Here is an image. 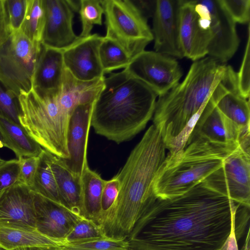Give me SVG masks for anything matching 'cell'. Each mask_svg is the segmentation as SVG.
<instances>
[{
	"mask_svg": "<svg viewBox=\"0 0 250 250\" xmlns=\"http://www.w3.org/2000/svg\"><path fill=\"white\" fill-rule=\"evenodd\" d=\"M5 161V160H4L3 159H1L0 157V165L2 164L3 163H4Z\"/></svg>",
	"mask_w": 250,
	"mask_h": 250,
	"instance_id": "obj_46",
	"label": "cell"
},
{
	"mask_svg": "<svg viewBox=\"0 0 250 250\" xmlns=\"http://www.w3.org/2000/svg\"><path fill=\"white\" fill-rule=\"evenodd\" d=\"M250 228H249L247 236H246L244 244L241 250H250Z\"/></svg>",
	"mask_w": 250,
	"mask_h": 250,
	"instance_id": "obj_42",
	"label": "cell"
},
{
	"mask_svg": "<svg viewBox=\"0 0 250 250\" xmlns=\"http://www.w3.org/2000/svg\"><path fill=\"white\" fill-rule=\"evenodd\" d=\"M99 57L104 74L119 69H125L132 60L119 45L105 37L99 47Z\"/></svg>",
	"mask_w": 250,
	"mask_h": 250,
	"instance_id": "obj_26",
	"label": "cell"
},
{
	"mask_svg": "<svg viewBox=\"0 0 250 250\" xmlns=\"http://www.w3.org/2000/svg\"><path fill=\"white\" fill-rule=\"evenodd\" d=\"M51 250H75L68 249V248H66L64 247H61V248H57V249L56 248V249H51ZM130 250H132L131 249Z\"/></svg>",
	"mask_w": 250,
	"mask_h": 250,
	"instance_id": "obj_45",
	"label": "cell"
},
{
	"mask_svg": "<svg viewBox=\"0 0 250 250\" xmlns=\"http://www.w3.org/2000/svg\"><path fill=\"white\" fill-rule=\"evenodd\" d=\"M49 160L57 185L60 203L81 214V177L73 174L65 167L61 158L50 153Z\"/></svg>",
	"mask_w": 250,
	"mask_h": 250,
	"instance_id": "obj_22",
	"label": "cell"
},
{
	"mask_svg": "<svg viewBox=\"0 0 250 250\" xmlns=\"http://www.w3.org/2000/svg\"><path fill=\"white\" fill-rule=\"evenodd\" d=\"M158 97L146 84L125 69L104 77L94 102L91 126L119 144L132 139L152 118Z\"/></svg>",
	"mask_w": 250,
	"mask_h": 250,
	"instance_id": "obj_4",
	"label": "cell"
},
{
	"mask_svg": "<svg viewBox=\"0 0 250 250\" xmlns=\"http://www.w3.org/2000/svg\"><path fill=\"white\" fill-rule=\"evenodd\" d=\"M105 17V37L119 45L132 59L153 40L147 20L130 0H101Z\"/></svg>",
	"mask_w": 250,
	"mask_h": 250,
	"instance_id": "obj_7",
	"label": "cell"
},
{
	"mask_svg": "<svg viewBox=\"0 0 250 250\" xmlns=\"http://www.w3.org/2000/svg\"><path fill=\"white\" fill-rule=\"evenodd\" d=\"M21 165L18 159L0 165V192L20 181Z\"/></svg>",
	"mask_w": 250,
	"mask_h": 250,
	"instance_id": "obj_35",
	"label": "cell"
},
{
	"mask_svg": "<svg viewBox=\"0 0 250 250\" xmlns=\"http://www.w3.org/2000/svg\"><path fill=\"white\" fill-rule=\"evenodd\" d=\"M59 92L38 96L31 90L20 95L19 121L43 149L59 158L67 159V132L72 111L62 104Z\"/></svg>",
	"mask_w": 250,
	"mask_h": 250,
	"instance_id": "obj_6",
	"label": "cell"
},
{
	"mask_svg": "<svg viewBox=\"0 0 250 250\" xmlns=\"http://www.w3.org/2000/svg\"><path fill=\"white\" fill-rule=\"evenodd\" d=\"M180 0H157L152 17L155 51L182 59L179 38Z\"/></svg>",
	"mask_w": 250,
	"mask_h": 250,
	"instance_id": "obj_13",
	"label": "cell"
},
{
	"mask_svg": "<svg viewBox=\"0 0 250 250\" xmlns=\"http://www.w3.org/2000/svg\"><path fill=\"white\" fill-rule=\"evenodd\" d=\"M33 192L18 182L0 192V225L36 228Z\"/></svg>",
	"mask_w": 250,
	"mask_h": 250,
	"instance_id": "obj_18",
	"label": "cell"
},
{
	"mask_svg": "<svg viewBox=\"0 0 250 250\" xmlns=\"http://www.w3.org/2000/svg\"><path fill=\"white\" fill-rule=\"evenodd\" d=\"M103 37L96 33L80 37L62 51L65 68L76 79L89 82L104 77L99 57V47Z\"/></svg>",
	"mask_w": 250,
	"mask_h": 250,
	"instance_id": "obj_15",
	"label": "cell"
},
{
	"mask_svg": "<svg viewBox=\"0 0 250 250\" xmlns=\"http://www.w3.org/2000/svg\"><path fill=\"white\" fill-rule=\"evenodd\" d=\"M12 34L5 7L4 0H0V46Z\"/></svg>",
	"mask_w": 250,
	"mask_h": 250,
	"instance_id": "obj_39",
	"label": "cell"
},
{
	"mask_svg": "<svg viewBox=\"0 0 250 250\" xmlns=\"http://www.w3.org/2000/svg\"><path fill=\"white\" fill-rule=\"evenodd\" d=\"M133 4L147 20L153 17L156 0H130Z\"/></svg>",
	"mask_w": 250,
	"mask_h": 250,
	"instance_id": "obj_40",
	"label": "cell"
},
{
	"mask_svg": "<svg viewBox=\"0 0 250 250\" xmlns=\"http://www.w3.org/2000/svg\"><path fill=\"white\" fill-rule=\"evenodd\" d=\"M28 0H4L7 18L12 33L19 31L25 18Z\"/></svg>",
	"mask_w": 250,
	"mask_h": 250,
	"instance_id": "obj_32",
	"label": "cell"
},
{
	"mask_svg": "<svg viewBox=\"0 0 250 250\" xmlns=\"http://www.w3.org/2000/svg\"><path fill=\"white\" fill-rule=\"evenodd\" d=\"M179 38L184 57L194 62L207 55L211 35L201 27L193 0H180Z\"/></svg>",
	"mask_w": 250,
	"mask_h": 250,
	"instance_id": "obj_19",
	"label": "cell"
},
{
	"mask_svg": "<svg viewBox=\"0 0 250 250\" xmlns=\"http://www.w3.org/2000/svg\"><path fill=\"white\" fill-rule=\"evenodd\" d=\"M120 187V181L116 175L109 180H105L101 197L102 212L107 210L113 204L117 197Z\"/></svg>",
	"mask_w": 250,
	"mask_h": 250,
	"instance_id": "obj_36",
	"label": "cell"
},
{
	"mask_svg": "<svg viewBox=\"0 0 250 250\" xmlns=\"http://www.w3.org/2000/svg\"><path fill=\"white\" fill-rule=\"evenodd\" d=\"M228 65L208 56L194 61L184 80L156 100L153 125L159 129L169 154L185 148Z\"/></svg>",
	"mask_w": 250,
	"mask_h": 250,
	"instance_id": "obj_3",
	"label": "cell"
},
{
	"mask_svg": "<svg viewBox=\"0 0 250 250\" xmlns=\"http://www.w3.org/2000/svg\"><path fill=\"white\" fill-rule=\"evenodd\" d=\"M75 250H130L126 238L106 236L66 242L62 247Z\"/></svg>",
	"mask_w": 250,
	"mask_h": 250,
	"instance_id": "obj_28",
	"label": "cell"
},
{
	"mask_svg": "<svg viewBox=\"0 0 250 250\" xmlns=\"http://www.w3.org/2000/svg\"><path fill=\"white\" fill-rule=\"evenodd\" d=\"M237 146L197 138L188 143L182 151L167 153L154 179L156 197L167 199L187 192L220 167L227 155Z\"/></svg>",
	"mask_w": 250,
	"mask_h": 250,
	"instance_id": "obj_5",
	"label": "cell"
},
{
	"mask_svg": "<svg viewBox=\"0 0 250 250\" xmlns=\"http://www.w3.org/2000/svg\"><path fill=\"white\" fill-rule=\"evenodd\" d=\"M45 22L41 43L63 51L80 38L73 30L74 10L68 0H42Z\"/></svg>",
	"mask_w": 250,
	"mask_h": 250,
	"instance_id": "obj_14",
	"label": "cell"
},
{
	"mask_svg": "<svg viewBox=\"0 0 250 250\" xmlns=\"http://www.w3.org/2000/svg\"><path fill=\"white\" fill-rule=\"evenodd\" d=\"M20 114L19 97L0 81V117L20 124Z\"/></svg>",
	"mask_w": 250,
	"mask_h": 250,
	"instance_id": "obj_30",
	"label": "cell"
},
{
	"mask_svg": "<svg viewBox=\"0 0 250 250\" xmlns=\"http://www.w3.org/2000/svg\"><path fill=\"white\" fill-rule=\"evenodd\" d=\"M239 204L203 182L184 194L157 198L127 238L134 250H226Z\"/></svg>",
	"mask_w": 250,
	"mask_h": 250,
	"instance_id": "obj_1",
	"label": "cell"
},
{
	"mask_svg": "<svg viewBox=\"0 0 250 250\" xmlns=\"http://www.w3.org/2000/svg\"><path fill=\"white\" fill-rule=\"evenodd\" d=\"M18 159L21 165L20 182L30 188L36 171L39 156L22 157Z\"/></svg>",
	"mask_w": 250,
	"mask_h": 250,
	"instance_id": "obj_37",
	"label": "cell"
},
{
	"mask_svg": "<svg viewBox=\"0 0 250 250\" xmlns=\"http://www.w3.org/2000/svg\"><path fill=\"white\" fill-rule=\"evenodd\" d=\"M62 51L42 43L32 79V91L38 96L58 93L65 71Z\"/></svg>",
	"mask_w": 250,
	"mask_h": 250,
	"instance_id": "obj_20",
	"label": "cell"
},
{
	"mask_svg": "<svg viewBox=\"0 0 250 250\" xmlns=\"http://www.w3.org/2000/svg\"><path fill=\"white\" fill-rule=\"evenodd\" d=\"M44 22L42 0H28L26 15L20 30L32 42H41Z\"/></svg>",
	"mask_w": 250,
	"mask_h": 250,
	"instance_id": "obj_27",
	"label": "cell"
},
{
	"mask_svg": "<svg viewBox=\"0 0 250 250\" xmlns=\"http://www.w3.org/2000/svg\"><path fill=\"white\" fill-rule=\"evenodd\" d=\"M199 23L211 35L208 54L222 63H226L237 51L240 40L236 23L219 0H193Z\"/></svg>",
	"mask_w": 250,
	"mask_h": 250,
	"instance_id": "obj_9",
	"label": "cell"
},
{
	"mask_svg": "<svg viewBox=\"0 0 250 250\" xmlns=\"http://www.w3.org/2000/svg\"><path fill=\"white\" fill-rule=\"evenodd\" d=\"M166 149L159 129L151 125L116 174L120 187L114 203L94 219L104 236L127 239L155 202L154 181Z\"/></svg>",
	"mask_w": 250,
	"mask_h": 250,
	"instance_id": "obj_2",
	"label": "cell"
},
{
	"mask_svg": "<svg viewBox=\"0 0 250 250\" xmlns=\"http://www.w3.org/2000/svg\"><path fill=\"white\" fill-rule=\"evenodd\" d=\"M42 47L20 30L0 46V81L18 97L32 90V79Z\"/></svg>",
	"mask_w": 250,
	"mask_h": 250,
	"instance_id": "obj_8",
	"label": "cell"
},
{
	"mask_svg": "<svg viewBox=\"0 0 250 250\" xmlns=\"http://www.w3.org/2000/svg\"><path fill=\"white\" fill-rule=\"evenodd\" d=\"M3 147H6V143L3 137L1 132L0 131V148Z\"/></svg>",
	"mask_w": 250,
	"mask_h": 250,
	"instance_id": "obj_44",
	"label": "cell"
},
{
	"mask_svg": "<svg viewBox=\"0 0 250 250\" xmlns=\"http://www.w3.org/2000/svg\"><path fill=\"white\" fill-rule=\"evenodd\" d=\"M49 154L43 149L39 156L36 171L30 188L33 192L60 203L56 181L50 167Z\"/></svg>",
	"mask_w": 250,
	"mask_h": 250,
	"instance_id": "obj_25",
	"label": "cell"
},
{
	"mask_svg": "<svg viewBox=\"0 0 250 250\" xmlns=\"http://www.w3.org/2000/svg\"><path fill=\"white\" fill-rule=\"evenodd\" d=\"M81 215L94 220L101 212V197L105 182L101 176L87 167L81 176Z\"/></svg>",
	"mask_w": 250,
	"mask_h": 250,
	"instance_id": "obj_24",
	"label": "cell"
},
{
	"mask_svg": "<svg viewBox=\"0 0 250 250\" xmlns=\"http://www.w3.org/2000/svg\"><path fill=\"white\" fill-rule=\"evenodd\" d=\"M250 135V129H241L216 108L211 96L187 144L197 138H203L223 146L249 147Z\"/></svg>",
	"mask_w": 250,
	"mask_h": 250,
	"instance_id": "obj_12",
	"label": "cell"
},
{
	"mask_svg": "<svg viewBox=\"0 0 250 250\" xmlns=\"http://www.w3.org/2000/svg\"><path fill=\"white\" fill-rule=\"evenodd\" d=\"M65 243L64 240L45 235L36 228L0 225V250L32 247L54 249L63 247Z\"/></svg>",
	"mask_w": 250,
	"mask_h": 250,
	"instance_id": "obj_21",
	"label": "cell"
},
{
	"mask_svg": "<svg viewBox=\"0 0 250 250\" xmlns=\"http://www.w3.org/2000/svg\"><path fill=\"white\" fill-rule=\"evenodd\" d=\"M250 154L238 146L227 155L222 166L203 182L233 201L250 208Z\"/></svg>",
	"mask_w": 250,
	"mask_h": 250,
	"instance_id": "obj_10",
	"label": "cell"
},
{
	"mask_svg": "<svg viewBox=\"0 0 250 250\" xmlns=\"http://www.w3.org/2000/svg\"><path fill=\"white\" fill-rule=\"evenodd\" d=\"M249 218L250 208L239 204L235 217V233L237 240L243 234Z\"/></svg>",
	"mask_w": 250,
	"mask_h": 250,
	"instance_id": "obj_38",
	"label": "cell"
},
{
	"mask_svg": "<svg viewBox=\"0 0 250 250\" xmlns=\"http://www.w3.org/2000/svg\"><path fill=\"white\" fill-rule=\"evenodd\" d=\"M161 96L179 83L182 70L175 58L154 51L144 50L125 69Z\"/></svg>",
	"mask_w": 250,
	"mask_h": 250,
	"instance_id": "obj_11",
	"label": "cell"
},
{
	"mask_svg": "<svg viewBox=\"0 0 250 250\" xmlns=\"http://www.w3.org/2000/svg\"><path fill=\"white\" fill-rule=\"evenodd\" d=\"M0 131L5 140L6 147L12 150L17 159L39 156L43 150L21 124L8 119L0 117Z\"/></svg>",
	"mask_w": 250,
	"mask_h": 250,
	"instance_id": "obj_23",
	"label": "cell"
},
{
	"mask_svg": "<svg viewBox=\"0 0 250 250\" xmlns=\"http://www.w3.org/2000/svg\"><path fill=\"white\" fill-rule=\"evenodd\" d=\"M104 236L100 227L93 220L82 217L65 238V242Z\"/></svg>",
	"mask_w": 250,
	"mask_h": 250,
	"instance_id": "obj_31",
	"label": "cell"
},
{
	"mask_svg": "<svg viewBox=\"0 0 250 250\" xmlns=\"http://www.w3.org/2000/svg\"><path fill=\"white\" fill-rule=\"evenodd\" d=\"M219 1L236 23H250V0H219Z\"/></svg>",
	"mask_w": 250,
	"mask_h": 250,
	"instance_id": "obj_34",
	"label": "cell"
},
{
	"mask_svg": "<svg viewBox=\"0 0 250 250\" xmlns=\"http://www.w3.org/2000/svg\"><path fill=\"white\" fill-rule=\"evenodd\" d=\"M13 250H51L50 249L40 247L20 248Z\"/></svg>",
	"mask_w": 250,
	"mask_h": 250,
	"instance_id": "obj_43",
	"label": "cell"
},
{
	"mask_svg": "<svg viewBox=\"0 0 250 250\" xmlns=\"http://www.w3.org/2000/svg\"><path fill=\"white\" fill-rule=\"evenodd\" d=\"M33 198L36 229L48 237L65 240L74 226L83 217L61 203L34 192Z\"/></svg>",
	"mask_w": 250,
	"mask_h": 250,
	"instance_id": "obj_17",
	"label": "cell"
},
{
	"mask_svg": "<svg viewBox=\"0 0 250 250\" xmlns=\"http://www.w3.org/2000/svg\"><path fill=\"white\" fill-rule=\"evenodd\" d=\"M79 13L82 23L81 38L90 35L94 25L102 24L104 9L99 0H81Z\"/></svg>",
	"mask_w": 250,
	"mask_h": 250,
	"instance_id": "obj_29",
	"label": "cell"
},
{
	"mask_svg": "<svg viewBox=\"0 0 250 250\" xmlns=\"http://www.w3.org/2000/svg\"><path fill=\"white\" fill-rule=\"evenodd\" d=\"M248 39L243 60L239 70L236 72L238 88L241 95L249 99L250 92V29L248 24Z\"/></svg>",
	"mask_w": 250,
	"mask_h": 250,
	"instance_id": "obj_33",
	"label": "cell"
},
{
	"mask_svg": "<svg viewBox=\"0 0 250 250\" xmlns=\"http://www.w3.org/2000/svg\"><path fill=\"white\" fill-rule=\"evenodd\" d=\"M235 215L233 219L230 232L228 238L226 250H238L237 240L235 233Z\"/></svg>",
	"mask_w": 250,
	"mask_h": 250,
	"instance_id": "obj_41",
	"label": "cell"
},
{
	"mask_svg": "<svg viewBox=\"0 0 250 250\" xmlns=\"http://www.w3.org/2000/svg\"></svg>",
	"mask_w": 250,
	"mask_h": 250,
	"instance_id": "obj_47",
	"label": "cell"
},
{
	"mask_svg": "<svg viewBox=\"0 0 250 250\" xmlns=\"http://www.w3.org/2000/svg\"><path fill=\"white\" fill-rule=\"evenodd\" d=\"M93 103L79 104L73 109L67 132L69 157L61 159L73 174L81 177L84 169L88 166L87 146Z\"/></svg>",
	"mask_w": 250,
	"mask_h": 250,
	"instance_id": "obj_16",
	"label": "cell"
}]
</instances>
